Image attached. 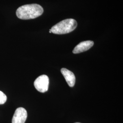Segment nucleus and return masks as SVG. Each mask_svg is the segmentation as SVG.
I'll return each mask as SVG.
<instances>
[{"mask_svg": "<svg viewBox=\"0 0 123 123\" xmlns=\"http://www.w3.org/2000/svg\"><path fill=\"white\" fill-rule=\"evenodd\" d=\"M43 8L37 4L25 5L19 7L16 12L18 18L22 20L34 19L42 15Z\"/></svg>", "mask_w": 123, "mask_h": 123, "instance_id": "1", "label": "nucleus"}, {"mask_svg": "<svg viewBox=\"0 0 123 123\" xmlns=\"http://www.w3.org/2000/svg\"><path fill=\"white\" fill-rule=\"evenodd\" d=\"M77 25V22L74 19H67L53 26L50 30L56 34H64L74 31Z\"/></svg>", "mask_w": 123, "mask_h": 123, "instance_id": "2", "label": "nucleus"}, {"mask_svg": "<svg viewBox=\"0 0 123 123\" xmlns=\"http://www.w3.org/2000/svg\"><path fill=\"white\" fill-rule=\"evenodd\" d=\"M49 78L46 75L40 76L34 83V85L36 89L41 92H47L49 89Z\"/></svg>", "mask_w": 123, "mask_h": 123, "instance_id": "3", "label": "nucleus"}, {"mask_svg": "<svg viewBox=\"0 0 123 123\" xmlns=\"http://www.w3.org/2000/svg\"><path fill=\"white\" fill-rule=\"evenodd\" d=\"M27 116L26 110L23 108H18L15 112L12 123H25Z\"/></svg>", "mask_w": 123, "mask_h": 123, "instance_id": "4", "label": "nucleus"}, {"mask_svg": "<svg viewBox=\"0 0 123 123\" xmlns=\"http://www.w3.org/2000/svg\"><path fill=\"white\" fill-rule=\"evenodd\" d=\"M94 44L92 41H86L82 42L77 45L73 51V53L74 54L83 53L92 47Z\"/></svg>", "mask_w": 123, "mask_h": 123, "instance_id": "5", "label": "nucleus"}, {"mask_svg": "<svg viewBox=\"0 0 123 123\" xmlns=\"http://www.w3.org/2000/svg\"><path fill=\"white\" fill-rule=\"evenodd\" d=\"M62 74L64 76L67 83L70 87H73L74 86L76 78L74 74L65 68H62L61 70Z\"/></svg>", "mask_w": 123, "mask_h": 123, "instance_id": "6", "label": "nucleus"}, {"mask_svg": "<svg viewBox=\"0 0 123 123\" xmlns=\"http://www.w3.org/2000/svg\"><path fill=\"white\" fill-rule=\"evenodd\" d=\"M7 97L2 92L0 91V105L4 104L6 101Z\"/></svg>", "mask_w": 123, "mask_h": 123, "instance_id": "7", "label": "nucleus"}, {"mask_svg": "<svg viewBox=\"0 0 123 123\" xmlns=\"http://www.w3.org/2000/svg\"><path fill=\"white\" fill-rule=\"evenodd\" d=\"M49 32H50V33H52V31L50 30V31H49Z\"/></svg>", "mask_w": 123, "mask_h": 123, "instance_id": "8", "label": "nucleus"}, {"mask_svg": "<svg viewBox=\"0 0 123 123\" xmlns=\"http://www.w3.org/2000/svg\"></svg>", "mask_w": 123, "mask_h": 123, "instance_id": "9", "label": "nucleus"}]
</instances>
